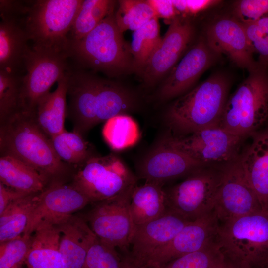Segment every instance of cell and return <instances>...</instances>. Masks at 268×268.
<instances>
[{"instance_id": "obj_1", "label": "cell", "mask_w": 268, "mask_h": 268, "mask_svg": "<svg viewBox=\"0 0 268 268\" xmlns=\"http://www.w3.org/2000/svg\"><path fill=\"white\" fill-rule=\"evenodd\" d=\"M67 115L82 136L96 125L125 114L134 106L130 92L119 84L82 69L67 72Z\"/></svg>"}, {"instance_id": "obj_2", "label": "cell", "mask_w": 268, "mask_h": 268, "mask_svg": "<svg viewBox=\"0 0 268 268\" xmlns=\"http://www.w3.org/2000/svg\"><path fill=\"white\" fill-rule=\"evenodd\" d=\"M0 153L34 168L48 186L71 182L77 169L60 158L33 115L26 112L0 124Z\"/></svg>"}, {"instance_id": "obj_3", "label": "cell", "mask_w": 268, "mask_h": 268, "mask_svg": "<svg viewBox=\"0 0 268 268\" xmlns=\"http://www.w3.org/2000/svg\"><path fill=\"white\" fill-rule=\"evenodd\" d=\"M122 33L112 12L82 39L69 40L66 54L79 68H91L109 76L125 73L134 69V61Z\"/></svg>"}, {"instance_id": "obj_4", "label": "cell", "mask_w": 268, "mask_h": 268, "mask_svg": "<svg viewBox=\"0 0 268 268\" xmlns=\"http://www.w3.org/2000/svg\"><path fill=\"white\" fill-rule=\"evenodd\" d=\"M229 87V81L224 74H212L171 105L166 114L168 125L181 134L218 126Z\"/></svg>"}, {"instance_id": "obj_5", "label": "cell", "mask_w": 268, "mask_h": 268, "mask_svg": "<svg viewBox=\"0 0 268 268\" xmlns=\"http://www.w3.org/2000/svg\"><path fill=\"white\" fill-rule=\"evenodd\" d=\"M216 241L224 258L245 268L268 266V212L219 222Z\"/></svg>"}, {"instance_id": "obj_6", "label": "cell", "mask_w": 268, "mask_h": 268, "mask_svg": "<svg viewBox=\"0 0 268 268\" xmlns=\"http://www.w3.org/2000/svg\"><path fill=\"white\" fill-rule=\"evenodd\" d=\"M228 97L218 126L246 139L268 121V67L259 66Z\"/></svg>"}, {"instance_id": "obj_7", "label": "cell", "mask_w": 268, "mask_h": 268, "mask_svg": "<svg viewBox=\"0 0 268 268\" xmlns=\"http://www.w3.org/2000/svg\"><path fill=\"white\" fill-rule=\"evenodd\" d=\"M83 0L27 1L23 24L31 47L66 54L69 34Z\"/></svg>"}, {"instance_id": "obj_8", "label": "cell", "mask_w": 268, "mask_h": 268, "mask_svg": "<svg viewBox=\"0 0 268 268\" xmlns=\"http://www.w3.org/2000/svg\"><path fill=\"white\" fill-rule=\"evenodd\" d=\"M137 178L116 155H95L78 168L70 182L91 202L123 195L135 187Z\"/></svg>"}, {"instance_id": "obj_9", "label": "cell", "mask_w": 268, "mask_h": 268, "mask_svg": "<svg viewBox=\"0 0 268 268\" xmlns=\"http://www.w3.org/2000/svg\"><path fill=\"white\" fill-rule=\"evenodd\" d=\"M222 167H201L180 183L165 190L167 209L190 221L213 211Z\"/></svg>"}, {"instance_id": "obj_10", "label": "cell", "mask_w": 268, "mask_h": 268, "mask_svg": "<svg viewBox=\"0 0 268 268\" xmlns=\"http://www.w3.org/2000/svg\"><path fill=\"white\" fill-rule=\"evenodd\" d=\"M245 140L215 126L200 130L185 136L169 135L162 143L204 166H220L238 159Z\"/></svg>"}, {"instance_id": "obj_11", "label": "cell", "mask_w": 268, "mask_h": 268, "mask_svg": "<svg viewBox=\"0 0 268 268\" xmlns=\"http://www.w3.org/2000/svg\"><path fill=\"white\" fill-rule=\"evenodd\" d=\"M64 53L30 47L24 60L21 90L22 110L33 114L39 101L69 70Z\"/></svg>"}, {"instance_id": "obj_12", "label": "cell", "mask_w": 268, "mask_h": 268, "mask_svg": "<svg viewBox=\"0 0 268 268\" xmlns=\"http://www.w3.org/2000/svg\"><path fill=\"white\" fill-rule=\"evenodd\" d=\"M133 190L95 202L86 217L89 226L100 241L126 253L135 227L129 209Z\"/></svg>"}, {"instance_id": "obj_13", "label": "cell", "mask_w": 268, "mask_h": 268, "mask_svg": "<svg viewBox=\"0 0 268 268\" xmlns=\"http://www.w3.org/2000/svg\"><path fill=\"white\" fill-rule=\"evenodd\" d=\"M238 159L222 167L214 208L220 223L263 210Z\"/></svg>"}, {"instance_id": "obj_14", "label": "cell", "mask_w": 268, "mask_h": 268, "mask_svg": "<svg viewBox=\"0 0 268 268\" xmlns=\"http://www.w3.org/2000/svg\"><path fill=\"white\" fill-rule=\"evenodd\" d=\"M90 202L71 183L51 185L38 194L23 235H32L42 224H58Z\"/></svg>"}, {"instance_id": "obj_15", "label": "cell", "mask_w": 268, "mask_h": 268, "mask_svg": "<svg viewBox=\"0 0 268 268\" xmlns=\"http://www.w3.org/2000/svg\"><path fill=\"white\" fill-rule=\"evenodd\" d=\"M219 221L213 211L190 222L167 244L153 252L143 266L159 268L187 254L216 241Z\"/></svg>"}, {"instance_id": "obj_16", "label": "cell", "mask_w": 268, "mask_h": 268, "mask_svg": "<svg viewBox=\"0 0 268 268\" xmlns=\"http://www.w3.org/2000/svg\"><path fill=\"white\" fill-rule=\"evenodd\" d=\"M204 38L215 52L226 56L238 67L249 72L260 66L243 24L234 17L215 19L207 26Z\"/></svg>"}, {"instance_id": "obj_17", "label": "cell", "mask_w": 268, "mask_h": 268, "mask_svg": "<svg viewBox=\"0 0 268 268\" xmlns=\"http://www.w3.org/2000/svg\"><path fill=\"white\" fill-rule=\"evenodd\" d=\"M193 24L185 17L172 20L142 71L144 81L153 84L173 68L195 35Z\"/></svg>"}, {"instance_id": "obj_18", "label": "cell", "mask_w": 268, "mask_h": 268, "mask_svg": "<svg viewBox=\"0 0 268 268\" xmlns=\"http://www.w3.org/2000/svg\"><path fill=\"white\" fill-rule=\"evenodd\" d=\"M220 56L201 37L172 69L159 89V97L170 99L187 91Z\"/></svg>"}, {"instance_id": "obj_19", "label": "cell", "mask_w": 268, "mask_h": 268, "mask_svg": "<svg viewBox=\"0 0 268 268\" xmlns=\"http://www.w3.org/2000/svg\"><path fill=\"white\" fill-rule=\"evenodd\" d=\"M190 222L167 209L161 216L135 226L129 255L135 262L143 265L153 252L169 243Z\"/></svg>"}, {"instance_id": "obj_20", "label": "cell", "mask_w": 268, "mask_h": 268, "mask_svg": "<svg viewBox=\"0 0 268 268\" xmlns=\"http://www.w3.org/2000/svg\"><path fill=\"white\" fill-rule=\"evenodd\" d=\"M204 166H207L161 143L141 163L138 174L145 181L163 185L167 181L187 176Z\"/></svg>"}, {"instance_id": "obj_21", "label": "cell", "mask_w": 268, "mask_h": 268, "mask_svg": "<svg viewBox=\"0 0 268 268\" xmlns=\"http://www.w3.org/2000/svg\"><path fill=\"white\" fill-rule=\"evenodd\" d=\"M238 161L263 210L268 212V125L252 134Z\"/></svg>"}, {"instance_id": "obj_22", "label": "cell", "mask_w": 268, "mask_h": 268, "mask_svg": "<svg viewBox=\"0 0 268 268\" xmlns=\"http://www.w3.org/2000/svg\"><path fill=\"white\" fill-rule=\"evenodd\" d=\"M65 268H83L88 250L97 237L85 220L71 215L56 224Z\"/></svg>"}, {"instance_id": "obj_23", "label": "cell", "mask_w": 268, "mask_h": 268, "mask_svg": "<svg viewBox=\"0 0 268 268\" xmlns=\"http://www.w3.org/2000/svg\"><path fill=\"white\" fill-rule=\"evenodd\" d=\"M23 19L2 18L0 22V70L20 73L30 47Z\"/></svg>"}, {"instance_id": "obj_24", "label": "cell", "mask_w": 268, "mask_h": 268, "mask_svg": "<svg viewBox=\"0 0 268 268\" xmlns=\"http://www.w3.org/2000/svg\"><path fill=\"white\" fill-rule=\"evenodd\" d=\"M68 71L57 82L55 90L39 101L32 114L37 125L50 139L65 130Z\"/></svg>"}, {"instance_id": "obj_25", "label": "cell", "mask_w": 268, "mask_h": 268, "mask_svg": "<svg viewBox=\"0 0 268 268\" xmlns=\"http://www.w3.org/2000/svg\"><path fill=\"white\" fill-rule=\"evenodd\" d=\"M32 236L24 262L27 268H65L60 251V234L56 225L40 224Z\"/></svg>"}, {"instance_id": "obj_26", "label": "cell", "mask_w": 268, "mask_h": 268, "mask_svg": "<svg viewBox=\"0 0 268 268\" xmlns=\"http://www.w3.org/2000/svg\"><path fill=\"white\" fill-rule=\"evenodd\" d=\"M163 184L146 181L132 194L129 209L134 226L143 224L164 214L167 210Z\"/></svg>"}, {"instance_id": "obj_27", "label": "cell", "mask_w": 268, "mask_h": 268, "mask_svg": "<svg viewBox=\"0 0 268 268\" xmlns=\"http://www.w3.org/2000/svg\"><path fill=\"white\" fill-rule=\"evenodd\" d=\"M0 180L7 187L26 194L40 193L48 187L36 170L10 156L0 157Z\"/></svg>"}, {"instance_id": "obj_28", "label": "cell", "mask_w": 268, "mask_h": 268, "mask_svg": "<svg viewBox=\"0 0 268 268\" xmlns=\"http://www.w3.org/2000/svg\"><path fill=\"white\" fill-rule=\"evenodd\" d=\"M39 193L27 195L13 201L0 215V243L24 233Z\"/></svg>"}, {"instance_id": "obj_29", "label": "cell", "mask_w": 268, "mask_h": 268, "mask_svg": "<svg viewBox=\"0 0 268 268\" xmlns=\"http://www.w3.org/2000/svg\"><path fill=\"white\" fill-rule=\"evenodd\" d=\"M50 140L60 158L77 169L97 155L84 137L74 132L65 130Z\"/></svg>"}, {"instance_id": "obj_30", "label": "cell", "mask_w": 268, "mask_h": 268, "mask_svg": "<svg viewBox=\"0 0 268 268\" xmlns=\"http://www.w3.org/2000/svg\"><path fill=\"white\" fill-rule=\"evenodd\" d=\"M114 1L83 0L69 34V40L82 39L113 12Z\"/></svg>"}, {"instance_id": "obj_31", "label": "cell", "mask_w": 268, "mask_h": 268, "mask_svg": "<svg viewBox=\"0 0 268 268\" xmlns=\"http://www.w3.org/2000/svg\"><path fill=\"white\" fill-rule=\"evenodd\" d=\"M161 39L159 24L156 17L134 32L130 48L134 69L142 71Z\"/></svg>"}, {"instance_id": "obj_32", "label": "cell", "mask_w": 268, "mask_h": 268, "mask_svg": "<svg viewBox=\"0 0 268 268\" xmlns=\"http://www.w3.org/2000/svg\"><path fill=\"white\" fill-rule=\"evenodd\" d=\"M102 133L106 142L115 150H123L134 145L140 135L136 122L126 114L117 115L107 120Z\"/></svg>"}, {"instance_id": "obj_33", "label": "cell", "mask_w": 268, "mask_h": 268, "mask_svg": "<svg viewBox=\"0 0 268 268\" xmlns=\"http://www.w3.org/2000/svg\"><path fill=\"white\" fill-rule=\"evenodd\" d=\"M20 74L0 70V124L22 112Z\"/></svg>"}, {"instance_id": "obj_34", "label": "cell", "mask_w": 268, "mask_h": 268, "mask_svg": "<svg viewBox=\"0 0 268 268\" xmlns=\"http://www.w3.org/2000/svg\"><path fill=\"white\" fill-rule=\"evenodd\" d=\"M115 14L118 27L122 33L130 30L135 31L156 17L148 0H119Z\"/></svg>"}, {"instance_id": "obj_35", "label": "cell", "mask_w": 268, "mask_h": 268, "mask_svg": "<svg viewBox=\"0 0 268 268\" xmlns=\"http://www.w3.org/2000/svg\"><path fill=\"white\" fill-rule=\"evenodd\" d=\"M216 241L179 257L159 268H214L223 259Z\"/></svg>"}, {"instance_id": "obj_36", "label": "cell", "mask_w": 268, "mask_h": 268, "mask_svg": "<svg viewBox=\"0 0 268 268\" xmlns=\"http://www.w3.org/2000/svg\"><path fill=\"white\" fill-rule=\"evenodd\" d=\"M32 238V235H22L0 243V268H20L28 255Z\"/></svg>"}, {"instance_id": "obj_37", "label": "cell", "mask_w": 268, "mask_h": 268, "mask_svg": "<svg viewBox=\"0 0 268 268\" xmlns=\"http://www.w3.org/2000/svg\"><path fill=\"white\" fill-rule=\"evenodd\" d=\"M243 24L254 54L258 55V65L268 67V15L255 22Z\"/></svg>"}, {"instance_id": "obj_38", "label": "cell", "mask_w": 268, "mask_h": 268, "mask_svg": "<svg viewBox=\"0 0 268 268\" xmlns=\"http://www.w3.org/2000/svg\"><path fill=\"white\" fill-rule=\"evenodd\" d=\"M116 250L97 237L88 250L83 268H121L122 258Z\"/></svg>"}, {"instance_id": "obj_39", "label": "cell", "mask_w": 268, "mask_h": 268, "mask_svg": "<svg viewBox=\"0 0 268 268\" xmlns=\"http://www.w3.org/2000/svg\"><path fill=\"white\" fill-rule=\"evenodd\" d=\"M233 16L243 24L255 22L268 15V0H241L233 3Z\"/></svg>"}, {"instance_id": "obj_40", "label": "cell", "mask_w": 268, "mask_h": 268, "mask_svg": "<svg viewBox=\"0 0 268 268\" xmlns=\"http://www.w3.org/2000/svg\"><path fill=\"white\" fill-rule=\"evenodd\" d=\"M178 15H195L207 10L219 3L220 0H172Z\"/></svg>"}, {"instance_id": "obj_41", "label": "cell", "mask_w": 268, "mask_h": 268, "mask_svg": "<svg viewBox=\"0 0 268 268\" xmlns=\"http://www.w3.org/2000/svg\"><path fill=\"white\" fill-rule=\"evenodd\" d=\"M27 11V1L0 0V17L23 19Z\"/></svg>"}, {"instance_id": "obj_42", "label": "cell", "mask_w": 268, "mask_h": 268, "mask_svg": "<svg viewBox=\"0 0 268 268\" xmlns=\"http://www.w3.org/2000/svg\"><path fill=\"white\" fill-rule=\"evenodd\" d=\"M148 2L153 8L156 17L162 18L170 22L178 16L172 0H149Z\"/></svg>"}, {"instance_id": "obj_43", "label": "cell", "mask_w": 268, "mask_h": 268, "mask_svg": "<svg viewBox=\"0 0 268 268\" xmlns=\"http://www.w3.org/2000/svg\"><path fill=\"white\" fill-rule=\"evenodd\" d=\"M27 195L29 194L12 189L0 182V215L12 201Z\"/></svg>"}, {"instance_id": "obj_44", "label": "cell", "mask_w": 268, "mask_h": 268, "mask_svg": "<svg viewBox=\"0 0 268 268\" xmlns=\"http://www.w3.org/2000/svg\"><path fill=\"white\" fill-rule=\"evenodd\" d=\"M121 258V268H148L135 262L128 253Z\"/></svg>"}, {"instance_id": "obj_45", "label": "cell", "mask_w": 268, "mask_h": 268, "mask_svg": "<svg viewBox=\"0 0 268 268\" xmlns=\"http://www.w3.org/2000/svg\"><path fill=\"white\" fill-rule=\"evenodd\" d=\"M214 268H245L225 259L223 257Z\"/></svg>"}, {"instance_id": "obj_46", "label": "cell", "mask_w": 268, "mask_h": 268, "mask_svg": "<svg viewBox=\"0 0 268 268\" xmlns=\"http://www.w3.org/2000/svg\"><path fill=\"white\" fill-rule=\"evenodd\" d=\"M266 268H268V266H267V267Z\"/></svg>"}]
</instances>
